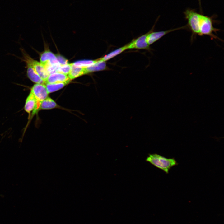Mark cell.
<instances>
[{
  "label": "cell",
  "mask_w": 224,
  "mask_h": 224,
  "mask_svg": "<svg viewBox=\"0 0 224 224\" xmlns=\"http://www.w3.org/2000/svg\"><path fill=\"white\" fill-rule=\"evenodd\" d=\"M58 105L51 98L48 97L43 100L40 105V110H49L57 107Z\"/></svg>",
  "instance_id": "cell-16"
},
{
  "label": "cell",
  "mask_w": 224,
  "mask_h": 224,
  "mask_svg": "<svg viewBox=\"0 0 224 224\" xmlns=\"http://www.w3.org/2000/svg\"><path fill=\"white\" fill-rule=\"evenodd\" d=\"M184 14L188 21V25L192 33L198 35L199 13L194 10L188 9L184 11Z\"/></svg>",
  "instance_id": "cell-4"
},
{
  "label": "cell",
  "mask_w": 224,
  "mask_h": 224,
  "mask_svg": "<svg viewBox=\"0 0 224 224\" xmlns=\"http://www.w3.org/2000/svg\"><path fill=\"white\" fill-rule=\"evenodd\" d=\"M99 60V59L94 60H79L72 63V64L76 66L86 68L94 64L97 62Z\"/></svg>",
  "instance_id": "cell-17"
},
{
  "label": "cell",
  "mask_w": 224,
  "mask_h": 224,
  "mask_svg": "<svg viewBox=\"0 0 224 224\" xmlns=\"http://www.w3.org/2000/svg\"><path fill=\"white\" fill-rule=\"evenodd\" d=\"M147 34V33L133 39L130 42L126 44L127 49H135L149 50L150 46L146 41Z\"/></svg>",
  "instance_id": "cell-6"
},
{
  "label": "cell",
  "mask_w": 224,
  "mask_h": 224,
  "mask_svg": "<svg viewBox=\"0 0 224 224\" xmlns=\"http://www.w3.org/2000/svg\"><path fill=\"white\" fill-rule=\"evenodd\" d=\"M72 63L71 70L68 74L70 80H73L83 75L86 74L84 68L76 66Z\"/></svg>",
  "instance_id": "cell-13"
},
{
  "label": "cell",
  "mask_w": 224,
  "mask_h": 224,
  "mask_svg": "<svg viewBox=\"0 0 224 224\" xmlns=\"http://www.w3.org/2000/svg\"><path fill=\"white\" fill-rule=\"evenodd\" d=\"M185 27V26L182 27L172 29H170L165 31H161L156 32H153L152 29L150 31L147 33L146 37V41L148 44L150 45L159 39L163 37L165 35L168 33L174 31L176 30H179Z\"/></svg>",
  "instance_id": "cell-8"
},
{
  "label": "cell",
  "mask_w": 224,
  "mask_h": 224,
  "mask_svg": "<svg viewBox=\"0 0 224 224\" xmlns=\"http://www.w3.org/2000/svg\"><path fill=\"white\" fill-rule=\"evenodd\" d=\"M56 56L60 66L64 65L68 63L67 60L66 59L62 56L59 55H57Z\"/></svg>",
  "instance_id": "cell-19"
},
{
  "label": "cell",
  "mask_w": 224,
  "mask_h": 224,
  "mask_svg": "<svg viewBox=\"0 0 224 224\" xmlns=\"http://www.w3.org/2000/svg\"><path fill=\"white\" fill-rule=\"evenodd\" d=\"M219 30L215 28L211 17L199 14V35H207L212 39H219L214 33Z\"/></svg>",
  "instance_id": "cell-2"
},
{
  "label": "cell",
  "mask_w": 224,
  "mask_h": 224,
  "mask_svg": "<svg viewBox=\"0 0 224 224\" xmlns=\"http://www.w3.org/2000/svg\"><path fill=\"white\" fill-rule=\"evenodd\" d=\"M72 63H69L60 66L58 68L56 72L68 75L72 67Z\"/></svg>",
  "instance_id": "cell-18"
},
{
  "label": "cell",
  "mask_w": 224,
  "mask_h": 224,
  "mask_svg": "<svg viewBox=\"0 0 224 224\" xmlns=\"http://www.w3.org/2000/svg\"><path fill=\"white\" fill-rule=\"evenodd\" d=\"M86 74L94 72L106 70L108 69L105 62L101 61L100 58L99 61L94 64L84 68Z\"/></svg>",
  "instance_id": "cell-12"
},
{
  "label": "cell",
  "mask_w": 224,
  "mask_h": 224,
  "mask_svg": "<svg viewBox=\"0 0 224 224\" xmlns=\"http://www.w3.org/2000/svg\"><path fill=\"white\" fill-rule=\"evenodd\" d=\"M146 161L166 174L171 168L178 164L174 158H167L157 153L149 154Z\"/></svg>",
  "instance_id": "cell-1"
},
{
  "label": "cell",
  "mask_w": 224,
  "mask_h": 224,
  "mask_svg": "<svg viewBox=\"0 0 224 224\" xmlns=\"http://www.w3.org/2000/svg\"><path fill=\"white\" fill-rule=\"evenodd\" d=\"M41 103L37 101L34 94L30 92L26 100L25 110L29 114L32 112V116L40 110Z\"/></svg>",
  "instance_id": "cell-5"
},
{
  "label": "cell",
  "mask_w": 224,
  "mask_h": 224,
  "mask_svg": "<svg viewBox=\"0 0 224 224\" xmlns=\"http://www.w3.org/2000/svg\"><path fill=\"white\" fill-rule=\"evenodd\" d=\"M201 0H198V1L200 2Z\"/></svg>",
  "instance_id": "cell-20"
},
{
  "label": "cell",
  "mask_w": 224,
  "mask_h": 224,
  "mask_svg": "<svg viewBox=\"0 0 224 224\" xmlns=\"http://www.w3.org/2000/svg\"><path fill=\"white\" fill-rule=\"evenodd\" d=\"M70 81L65 82L53 83H46L45 85L48 94L57 91L68 84Z\"/></svg>",
  "instance_id": "cell-14"
},
{
  "label": "cell",
  "mask_w": 224,
  "mask_h": 224,
  "mask_svg": "<svg viewBox=\"0 0 224 224\" xmlns=\"http://www.w3.org/2000/svg\"><path fill=\"white\" fill-rule=\"evenodd\" d=\"M30 92L40 103L48 97L49 94L45 84H35L31 88Z\"/></svg>",
  "instance_id": "cell-7"
},
{
  "label": "cell",
  "mask_w": 224,
  "mask_h": 224,
  "mask_svg": "<svg viewBox=\"0 0 224 224\" xmlns=\"http://www.w3.org/2000/svg\"><path fill=\"white\" fill-rule=\"evenodd\" d=\"M71 80L68 76L63 73L54 72L49 75L46 83H53L65 82Z\"/></svg>",
  "instance_id": "cell-10"
},
{
  "label": "cell",
  "mask_w": 224,
  "mask_h": 224,
  "mask_svg": "<svg viewBox=\"0 0 224 224\" xmlns=\"http://www.w3.org/2000/svg\"><path fill=\"white\" fill-rule=\"evenodd\" d=\"M127 49L126 45L116 49L100 58V60L103 61L105 62L113 58L118 55L120 54L125 50Z\"/></svg>",
  "instance_id": "cell-15"
},
{
  "label": "cell",
  "mask_w": 224,
  "mask_h": 224,
  "mask_svg": "<svg viewBox=\"0 0 224 224\" xmlns=\"http://www.w3.org/2000/svg\"><path fill=\"white\" fill-rule=\"evenodd\" d=\"M40 59V62L44 66L47 65L60 66L56 55L49 50H46L41 53Z\"/></svg>",
  "instance_id": "cell-9"
},
{
  "label": "cell",
  "mask_w": 224,
  "mask_h": 224,
  "mask_svg": "<svg viewBox=\"0 0 224 224\" xmlns=\"http://www.w3.org/2000/svg\"><path fill=\"white\" fill-rule=\"evenodd\" d=\"M26 73L28 77L35 84H45V82L36 72L33 67L29 64L26 63Z\"/></svg>",
  "instance_id": "cell-11"
},
{
  "label": "cell",
  "mask_w": 224,
  "mask_h": 224,
  "mask_svg": "<svg viewBox=\"0 0 224 224\" xmlns=\"http://www.w3.org/2000/svg\"><path fill=\"white\" fill-rule=\"evenodd\" d=\"M21 50L22 54L23 61L26 63L30 64L42 79L45 82L49 74L44 66L40 62L33 59L23 49H21Z\"/></svg>",
  "instance_id": "cell-3"
}]
</instances>
